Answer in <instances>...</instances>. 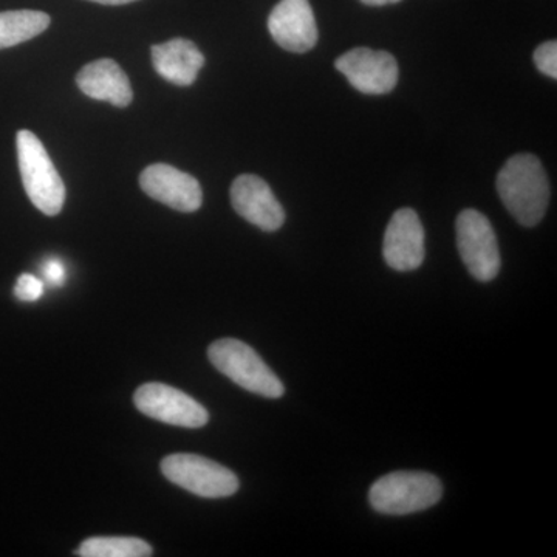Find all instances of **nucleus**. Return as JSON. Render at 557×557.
I'll list each match as a JSON object with an SVG mask.
<instances>
[{
	"label": "nucleus",
	"instance_id": "1a4fd4ad",
	"mask_svg": "<svg viewBox=\"0 0 557 557\" xmlns=\"http://www.w3.org/2000/svg\"><path fill=\"white\" fill-rule=\"evenodd\" d=\"M424 240L426 234L417 212L410 208L398 209L384 234V260L395 271L420 269L426 256Z\"/></svg>",
	"mask_w": 557,
	"mask_h": 557
},
{
	"label": "nucleus",
	"instance_id": "7ed1b4c3",
	"mask_svg": "<svg viewBox=\"0 0 557 557\" xmlns=\"http://www.w3.org/2000/svg\"><path fill=\"white\" fill-rule=\"evenodd\" d=\"M443 496L442 482L421 471H398L373 483L369 502L375 511L387 516H406L437 505Z\"/></svg>",
	"mask_w": 557,
	"mask_h": 557
},
{
	"label": "nucleus",
	"instance_id": "f8f14e48",
	"mask_svg": "<svg viewBox=\"0 0 557 557\" xmlns=\"http://www.w3.org/2000/svg\"><path fill=\"white\" fill-rule=\"evenodd\" d=\"M269 30L274 42L292 53H307L319 39L309 0H281L270 13Z\"/></svg>",
	"mask_w": 557,
	"mask_h": 557
},
{
	"label": "nucleus",
	"instance_id": "a211bd4d",
	"mask_svg": "<svg viewBox=\"0 0 557 557\" xmlns=\"http://www.w3.org/2000/svg\"><path fill=\"white\" fill-rule=\"evenodd\" d=\"M44 284L40 278L33 276V274H21L17 278L16 287H14V296L22 302H36L42 298Z\"/></svg>",
	"mask_w": 557,
	"mask_h": 557
},
{
	"label": "nucleus",
	"instance_id": "f03ea898",
	"mask_svg": "<svg viewBox=\"0 0 557 557\" xmlns=\"http://www.w3.org/2000/svg\"><path fill=\"white\" fill-rule=\"evenodd\" d=\"M17 160L25 193L42 214H60L65 201V186L42 141L30 131L16 137Z\"/></svg>",
	"mask_w": 557,
	"mask_h": 557
},
{
	"label": "nucleus",
	"instance_id": "4468645a",
	"mask_svg": "<svg viewBox=\"0 0 557 557\" xmlns=\"http://www.w3.org/2000/svg\"><path fill=\"white\" fill-rule=\"evenodd\" d=\"M152 64L161 78L189 87L203 69L205 57L193 40L177 38L152 47Z\"/></svg>",
	"mask_w": 557,
	"mask_h": 557
},
{
	"label": "nucleus",
	"instance_id": "6ab92c4d",
	"mask_svg": "<svg viewBox=\"0 0 557 557\" xmlns=\"http://www.w3.org/2000/svg\"><path fill=\"white\" fill-rule=\"evenodd\" d=\"M42 274L53 287H62L65 284V277H67V270H65L64 263L60 259L51 258L44 262Z\"/></svg>",
	"mask_w": 557,
	"mask_h": 557
},
{
	"label": "nucleus",
	"instance_id": "412c9836",
	"mask_svg": "<svg viewBox=\"0 0 557 557\" xmlns=\"http://www.w3.org/2000/svg\"><path fill=\"white\" fill-rule=\"evenodd\" d=\"M90 2L102 3V5H126L135 0H90Z\"/></svg>",
	"mask_w": 557,
	"mask_h": 557
},
{
	"label": "nucleus",
	"instance_id": "ddd939ff",
	"mask_svg": "<svg viewBox=\"0 0 557 557\" xmlns=\"http://www.w3.org/2000/svg\"><path fill=\"white\" fill-rule=\"evenodd\" d=\"M84 95L98 101H108L115 108H127L134 98L131 81L113 60H98L84 65L76 76Z\"/></svg>",
	"mask_w": 557,
	"mask_h": 557
},
{
	"label": "nucleus",
	"instance_id": "9d476101",
	"mask_svg": "<svg viewBox=\"0 0 557 557\" xmlns=\"http://www.w3.org/2000/svg\"><path fill=\"white\" fill-rule=\"evenodd\" d=\"M139 185L153 200L175 211L196 212L203 203L200 183L170 164H150L139 175Z\"/></svg>",
	"mask_w": 557,
	"mask_h": 557
},
{
	"label": "nucleus",
	"instance_id": "0eeeda50",
	"mask_svg": "<svg viewBox=\"0 0 557 557\" xmlns=\"http://www.w3.org/2000/svg\"><path fill=\"white\" fill-rule=\"evenodd\" d=\"M139 412L171 426L197 429L207 426L208 410L185 392L161 383L143 384L134 395Z\"/></svg>",
	"mask_w": 557,
	"mask_h": 557
},
{
	"label": "nucleus",
	"instance_id": "2eb2a0df",
	"mask_svg": "<svg viewBox=\"0 0 557 557\" xmlns=\"http://www.w3.org/2000/svg\"><path fill=\"white\" fill-rule=\"evenodd\" d=\"M50 16L42 11L16 10L0 13V50L27 42L49 28Z\"/></svg>",
	"mask_w": 557,
	"mask_h": 557
},
{
	"label": "nucleus",
	"instance_id": "6e6552de",
	"mask_svg": "<svg viewBox=\"0 0 557 557\" xmlns=\"http://www.w3.org/2000/svg\"><path fill=\"white\" fill-rule=\"evenodd\" d=\"M335 65L361 94H391L398 84V62L387 51L359 47L339 57Z\"/></svg>",
	"mask_w": 557,
	"mask_h": 557
},
{
	"label": "nucleus",
	"instance_id": "f257e3e1",
	"mask_svg": "<svg viewBox=\"0 0 557 557\" xmlns=\"http://www.w3.org/2000/svg\"><path fill=\"white\" fill-rule=\"evenodd\" d=\"M497 193L520 225L536 226L549 203V182L541 160L533 153L511 157L498 172Z\"/></svg>",
	"mask_w": 557,
	"mask_h": 557
},
{
	"label": "nucleus",
	"instance_id": "20e7f679",
	"mask_svg": "<svg viewBox=\"0 0 557 557\" xmlns=\"http://www.w3.org/2000/svg\"><path fill=\"white\" fill-rule=\"evenodd\" d=\"M208 358L226 379L251 394L271 399L281 398L285 394L284 384L276 373L265 364L255 348L239 339L215 341L208 348Z\"/></svg>",
	"mask_w": 557,
	"mask_h": 557
},
{
	"label": "nucleus",
	"instance_id": "423d86ee",
	"mask_svg": "<svg viewBox=\"0 0 557 557\" xmlns=\"http://www.w3.org/2000/svg\"><path fill=\"white\" fill-rule=\"evenodd\" d=\"M456 231L458 252L472 277L480 282L494 281L502 259L490 220L475 209H465L458 214Z\"/></svg>",
	"mask_w": 557,
	"mask_h": 557
},
{
	"label": "nucleus",
	"instance_id": "39448f33",
	"mask_svg": "<svg viewBox=\"0 0 557 557\" xmlns=\"http://www.w3.org/2000/svg\"><path fill=\"white\" fill-rule=\"evenodd\" d=\"M161 472L183 490L203 498L233 496L240 483L231 469L196 454H172L161 461Z\"/></svg>",
	"mask_w": 557,
	"mask_h": 557
},
{
	"label": "nucleus",
	"instance_id": "f3484780",
	"mask_svg": "<svg viewBox=\"0 0 557 557\" xmlns=\"http://www.w3.org/2000/svg\"><path fill=\"white\" fill-rule=\"evenodd\" d=\"M534 64L548 78H557V42L547 40L534 51Z\"/></svg>",
	"mask_w": 557,
	"mask_h": 557
},
{
	"label": "nucleus",
	"instance_id": "aec40b11",
	"mask_svg": "<svg viewBox=\"0 0 557 557\" xmlns=\"http://www.w3.org/2000/svg\"><path fill=\"white\" fill-rule=\"evenodd\" d=\"M361 2L369 7H384L392 5V3L401 2V0H361Z\"/></svg>",
	"mask_w": 557,
	"mask_h": 557
},
{
	"label": "nucleus",
	"instance_id": "dca6fc26",
	"mask_svg": "<svg viewBox=\"0 0 557 557\" xmlns=\"http://www.w3.org/2000/svg\"><path fill=\"white\" fill-rule=\"evenodd\" d=\"M76 555L83 557H149L148 542L138 537H90L79 545Z\"/></svg>",
	"mask_w": 557,
	"mask_h": 557
},
{
	"label": "nucleus",
	"instance_id": "9b49d317",
	"mask_svg": "<svg viewBox=\"0 0 557 557\" xmlns=\"http://www.w3.org/2000/svg\"><path fill=\"white\" fill-rule=\"evenodd\" d=\"M231 203L240 218L267 233L282 228L285 211L269 183L258 175L244 174L231 186Z\"/></svg>",
	"mask_w": 557,
	"mask_h": 557
}]
</instances>
